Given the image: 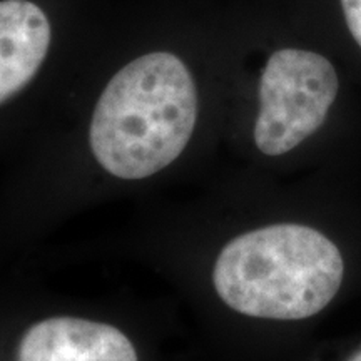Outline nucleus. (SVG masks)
I'll use <instances>...</instances> for the list:
<instances>
[{
    "mask_svg": "<svg viewBox=\"0 0 361 361\" xmlns=\"http://www.w3.org/2000/svg\"><path fill=\"white\" fill-rule=\"evenodd\" d=\"M196 121L197 89L186 64L171 52H151L104 89L90 121V149L109 174L144 179L183 154Z\"/></svg>",
    "mask_w": 361,
    "mask_h": 361,
    "instance_id": "nucleus-1",
    "label": "nucleus"
},
{
    "mask_svg": "<svg viewBox=\"0 0 361 361\" xmlns=\"http://www.w3.org/2000/svg\"><path fill=\"white\" fill-rule=\"evenodd\" d=\"M17 361H139L133 341L111 324L56 316L30 326Z\"/></svg>",
    "mask_w": 361,
    "mask_h": 361,
    "instance_id": "nucleus-4",
    "label": "nucleus"
},
{
    "mask_svg": "<svg viewBox=\"0 0 361 361\" xmlns=\"http://www.w3.org/2000/svg\"><path fill=\"white\" fill-rule=\"evenodd\" d=\"M335 67L322 54L281 49L268 59L259 80L255 142L266 156H281L322 128L338 96Z\"/></svg>",
    "mask_w": 361,
    "mask_h": 361,
    "instance_id": "nucleus-3",
    "label": "nucleus"
},
{
    "mask_svg": "<svg viewBox=\"0 0 361 361\" xmlns=\"http://www.w3.org/2000/svg\"><path fill=\"white\" fill-rule=\"evenodd\" d=\"M343 276V256L331 239L310 226L283 223L229 241L216 259L213 284L238 313L296 322L326 308Z\"/></svg>",
    "mask_w": 361,
    "mask_h": 361,
    "instance_id": "nucleus-2",
    "label": "nucleus"
},
{
    "mask_svg": "<svg viewBox=\"0 0 361 361\" xmlns=\"http://www.w3.org/2000/svg\"><path fill=\"white\" fill-rule=\"evenodd\" d=\"M348 361H361V350L358 351V353H355L353 356H351Z\"/></svg>",
    "mask_w": 361,
    "mask_h": 361,
    "instance_id": "nucleus-7",
    "label": "nucleus"
},
{
    "mask_svg": "<svg viewBox=\"0 0 361 361\" xmlns=\"http://www.w3.org/2000/svg\"><path fill=\"white\" fill-rule=\"evenodd\" d=\"M51 47V24L30 0H0V104L37 74Z\"/></svg>",
    "mask_w": 361,
    "mask_h": 361,
    "instance_id": "nucleus-5",
    "label": "nucleus"
},
{
    "mask_svg": "<svg viewBox=\"0 0 361 361\" xmlns=\"http://www.w3.org/2000/svg\"><path fill=\"white\" fill-rule=\"evenodd\" d=\"M346 25L356 44L361 47V0H340Z\"/></svg>",
    "mask_w": 361,
    "mask_h": 361,
    "instance_id": "nucleus-6",
    "label": "nucleus"
}]
</instances>
